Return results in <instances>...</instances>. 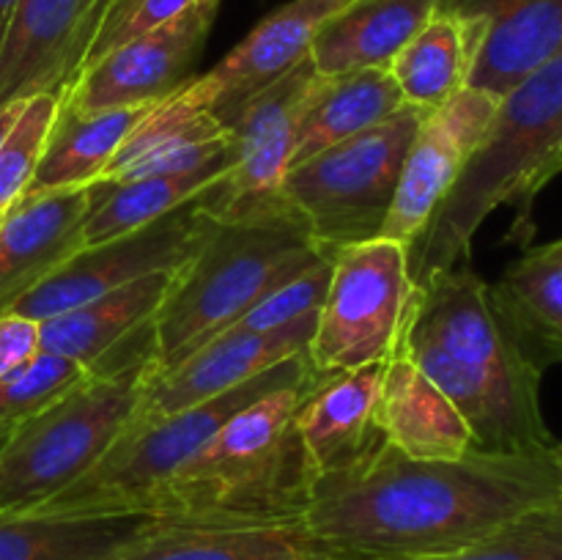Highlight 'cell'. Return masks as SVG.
<instances>
[{
  "label": "cell",
  "mask_w": 562,
  "mask_h": 560,
  "mask_svg": "<svg viewBox=\"0 0 562 560\" xmlns=\"http://www.w3.org/2000/svg\"><path fill=\"white\" fill-rule=\"evenodd\" d=\"M558 494L554 448L417 461L382 445L318 475L300 522L324 560H423L459 552Z\"/></svg>",
  "instance_id": "cell-1"
},
{
  "label": "cell",
  "mask_w": 562,
  "mask_h": 560,
  "mask_svg": "<svg viewBox=\"0 0 562 560\" xmlns=\"http://www.w3.org/2000/svg\"><path fill=\"white\" fill-rule=\"evenodd\" d=\"M395 355H406L470 426L475 450L541 453L554 448L541 412V368L497 311L492 283L464 267L417 283L409 324Z\"/></svg>",
  "instance_id": "cell-2"
},
{
  "label": "cell",
  "mask_w": 562,
  "mask_h": 560,
  "mask_svg": "<svg viewBox=\"0 0 562 560\" xmlns=\"http://www.w3.org/2000/svg\"><path fill=\"white\" fill-rule=\"evenodd\" d=\"M214 187L212 228L203 245L176 269L151 318L157 338L154 371L173 368L239 322L269 291L335 250L313 236L305 214L283 192L220 203Z\"/></svg>",
  "instance_id": "cell-3"
},
{
  "label": "cell",
  "mask_w": 562,
  "mask_h": 560,
  "mask_svg": "<svg viewBox=\"0 0 562 560\" xmlns=\"http://www.w3.org/2000/svg\"><path fill=\"white\" fill-rule=\"evenodd\" d=\"M311 384L261 395L148 497L143 514L181 525L300 522L318 481L296 410Z\"/></svg>",
  "instance_id": "cell-4"
},
{
  "label": "cell",
  "mask_w": 562,
  "mask_h": 560,
  "mask_svg": "<svg viewBox=\"0 0 562 560\" xmlns=\"http://www.w3.org/2000/svg\"><path fill=\"white\" fill-rule=\"evenodd\" d=\"M558 173H562V53L499 99L486 141L464 165L420 239L409 247L412 280L423 283L439 269L470 264L477 228L505 203L516 209L510 234L527 239L532 201Z\"/></svg>",
  "instance_id": "cell-5"
},
{
  "label": "cell",
  "mask_w": 562,
  "mask_h": 560,
  "mask_svg": "<svg viewBox=\"0 0 562 560\" xmlns=\"http://www.w3.org/2000/svg\"><path fill=\"white\" fill-rule=\"evenodd\" d=\"M154 368L157 338L146 322L55 404L14 423L0 450V516L27 514L86 475L126 432Z\"/></svg>",
  "instance_id": "cell-6"
},
{
  "label": "cell",
  "mask_w": 562,
  "mask_h": 560,
  "mask_svg": "<svg viewBox=\"0 0 562 560\" xmlns=\"http://www.w3.org/2000/svg\"><path fill=\"white\" fill-rule=\"evenodd\" d=\"M318 379L322 377L313 371L305 351L203 404L146 423H130L119 443L86 475L22 516L143 514L148 497L181 464H187L223 428L228 417L272 390L311 384Z\"/></svg>",
  "instance_id": "cell-7"
},
{
  "label": "cell",
  "mask_w": 562,
  "mask_h": 560,
  "mask_svg": "<svg viewBox=\"0 0 562 560\" xmlns=\"http://www.w3.org/2000/svg\"><path fill=\"white\" fill-rule=\"evenodd\" d=\"M428 110L404 104L382 124L324 148L285 173L283 192L324 247L376 239L398 190L406 152Z\"/></svg>",
  "instance_id": "cell-8"
},
{
  "label": "cell",
  "mask_w": 562,
  "mask_h": 560,
  "mask_svg": "<svg viewBox=\"0 0 562 560\" xmlns=\"http://www.w3.org/2000/svg\"><path fill=\"white\" fill-rule=\"evenodd\" d=\"M415 294L406 245L376 236L338 247L307 349L313 371L333 377L371 362H387L404 338Z\"/></svg>",
  "instance_id": "cell-9"
},
{
  "label": "cell",
  "mask_w": 562,
  "mask_h": 560,
  "mask_svg": "<svg viewBox=\"0 0 562 560\" xmlns=\"http://www.w3.org/2000/svg\"><path fill=\"white\" fill-rule=\"evenodd\" d=\"M212 187L181 203L173 212L121 234L102 245L82 247L53 269L31 294L22 296L11 313L47 322L88 300L121 289L148 275L179 269L206 239L212 228Z\"/></svg>",
  "instance_id": "cell-10"
},
{
  "label": "cell",
  "mask_w": 562,
  "mask_h": 560,
  "mask_svg": "<svg viewBox=\"0 0 562 560\" xmlns=\"http://www.w3.org/2000/svg\"><path fill=\"white\" fill-rule=\"evenodd\" d=\"M220 3L195 5L157 31L121 44L93 66L82 69L60 102L77 113H102L135 104H157L195 77Z\"/></svg>",
  "instance_id": "cell-11"
},
{
  "label": "cell",
  "mask_w": 562,
  "mask_h": 560,
  "mask_svg": "<svg viewBox=\"0 0 562 560\" xmlns=\"http://www.w3.org/2000/svg\"><path fill=\"white\" fill-rule=\"evenodd\" d=\"M499 97L461 88L450 102L426 113L406 152L398 190L382 225V239L412 247L445 201L472 154L486 141Z\"/></svg>",
  "instance_id": "cell-12"
},
{
  "label": "cell",
  "mask_w": 562,
  "mask_h": 560,
  "mask_svg": "<svg viewBox=\"0 0 562 560\" xmlns=\"http://www.w3.org/2000/svg\"><path fill=\"white\" fill-rule=\"evenodd\" d=\"M349 3L351 0H289L263 16L214 69L181 86V93L192 108L209 110L231 130L250 99L311 58L318 27Z\"/></svg>",
  "instance_id": "cell-13"
},
{
  "label": "cell",
  "mask_w": 562,
  "mask_h": 560,
  "mask_svg": "<svg viewBox=\"0 0 562 560\" xmlns=\"http://www.w3.org/2000/svg\"><path fill=\"white\" fill-rule=\"evenodd\" d=\"M316 316L300 318L289 327L269 329V333H245V329H225L214 335L209 344L176 362L168 371H151L143 388L140 404L130 423H146L187 406L223 395L239 384L250 382L258 373L280 366L296 355L311 349L316 333Z\"/></svg>",
  "instance_id": "cell-14"
},
{
  "label": "cell",
  "mask_w": 562,
  "mask_h": 560,
  "mask_svg": "<svg viewBox=\"0 0 562 560\" xmlns=\"http://www.w3.org/2000/svg\"><path fill=\"white\" fill-rule=\"evenodd\" d=\"M104 5L108 0H16L0 42V108L66 91Z\"/></svg>",
  "instance_id": "cell-15"
},
{
  "label": "cell",
  "mask_w": 562,
  "mask_h": 560,
  "mask_svg": "<svg viewBox=\"0 0 562 560\" xmlns=\"http://www.w3.org/2000/svg\"><path fill=\"white\" fill-rule=\"evenodd\" d=\"M318 80L311 58L263 88L231 126V170L217 187L220 203L278 195L291 168L296 126Z\"/></svg>",
  "instance_id": "cell-16"
},
{
  "label": "cell",
  "mask_w": 562,
  "mask_h": 560,
  "mask_svg": "<svg viewBox=\"0 0 562 560\" xmlns=\"http://www.w3.org/2000/svg\"><path fill=\"white\" fill-rule=\"evenodd\" d=\"M102 184L25 192L0 220V316L31 294L58 264L82 250V223Z\"/></svg>",
  "instance_id": "cell-17"
},
{
  "label": "cell",
  "mask_w": 562,
  "mask_h": 560,
  "mask_svg": "<svg viewBox=\"0 0 562 560\" xmlns=\"http://www.w3.org/2000/svg\"><path fill=\"white\" fill-rule=\"evenodd\" d=\"M384 362L322 377L296 410L305 448L318 475L349 470L382 448L376 426V401Z\"/></svg>",
  "instance_id": "cell-18"
},
{
  "label": "cell",
  "mask_w": 562,
  "mask_h": 560,
  "mask_svg": "<svg viewBox=\"0 0 562 560\" xmlns=\"http://www.w3.org/2000/svg\"><path fill=\"white\" fill-rule=\"evenodd\" d=\"M376 426L384 445L417 461H453L475 450L470 426L453 401L406 355L384 362Z\"/></svg>",
  "instance_id": "cell-19"
},
{
  "label": "cell",
  "mask_w": 562,
  "mask_h": 560,
  "mask_svg": "<svg viewBox=\"0 0 562 560\" xmlns=\"http://www.w3.org/2000/svg\"><path fill=\"white\" fill-rule=\"evenodd\" d=\"M437 9L439 0H351L318 27L313 66L324 77L387 69Z\"/></svg>",
  "instance_id": "cell-20"
},
{
  "label": "cell",
  "mask_w": 562,
  "mask_h": 560,
  "mask_svg": "<svg viewBox=\"0 0 562 560\" xmlns=\"http://www.w3.org/2000/svg\"><path fill=\"white\" fill-rule=\"evenodd\" d=\"M110 560H324L302 522L181 525L162 519Z\"/></svg>",
  "instance_id": "cell-21"
},
{
  "label": "cell",
  "mask_w": 562,
  "mask_h": 560,
  "mask_svg": "<svg viewBox=\"0 0 562 560\" xmlns=\"http://www.w3.org/2000/svg\"><path fill=\"white\" fill-rule=\"evenodd\" d=\"M404 93L387 69H357L346 75H318L300 126H296L291 168L338 146L404 108ZM289 168V170H291Z\"/></svg>",
  "instance_id": "cell-22"
},
{
  "label": "cell",
  "mask_w": 562,
  "mask_h": 560,
  "mask_svg": "<svg viewBox=\"0 0 562 560\" xmlns=\"http://www.w3.org/2000/svg\"><path fill=\"white\" fill-rule=\"evenodd\" d=\"M486 31V20L437 9V14L387 66L404 93V102L428 113L450 102L461 88H467Z\"/></svg>",
  "instance_id": "cell-23"
},
{
  "label": "cell",
  "mask_w": 562,
  "mask_h": 560,
  "mask_svg": "<svg viewBox=\"0 0 562 560\" xmlns=\"http://www.w3.org/2000/svg\"><path fill=\"white\" fill-rule=\"evenodd\" d=\"M176 269L148 275V278L126 283L121 289L88 300L71 311L38 322L42 329V349L53 355L69 357L80 366H93L99 357L108 355L115 344L130 338L137 327L151 322L154 313L168 294L170 278Z\"/></svg>",
  "instance_id": "cell-24"
},
{
  "label": "cell",
  "mask_w": 562,
  "mask_h": 560,
  "mask_svg": "<svg viewBox=\"0 0 562 560\" xmlns=\"http://www.w3.org/2000/svg\"><path fill=\"white\" fill-rule=\"evenodd\" d=\"M492 296L541 371L562 360V236L516 258L492 285Z\"/></svg>",
  "instance_id": "cell-25"
},
{
  "label": "cell",
  "mask_w": 562,
  "mask_h": 560,
  "mask_svg": "<svg viewBox=\"0 0 562 560\" xmlns=\"http://www.w3.org/2000/svg\"><path fill=\"white\" fill-rule=\"evenodd\" d=\"M154 104L77 113L58 102L53 132L27 192H58L88 187L108 170L119 148Z\"/></svg>",
  "instance_id": "cell-26"
},
{
  "label": "cell",
  "mask_w": 562,
  "mask_h": 560,
  "mask_svg": "<svg viewBox=\"0 0 562 560\" xmlns=\"http://www.w3.org/2000/svg\"><path fill=\"white\" fill-rule=\"evenodd\" d=\"M159 522L151 514L0 516V560H110Z\"/></svg>",
  "instance_id": "cell-27"
},
{
  "label": "cell",
  "mask_w": 562,
  "mask_h": 560,
  "mask_svg": "<svg viewBox=\"0 0 562 560\" xmlns=\"http://www.w3.org/2000/svg\"><path fill=\"white\" fill-rule=\"evenodd\" d=\"M562 53V0H521L488 22L467 86L503 99Z\"/></svg>",
  "instance_id": "cell-28"
},
{
  "label": "cell",
  "mask_w": 562,
  "mask_h": 560,
  "mask_svg": "<svg viewBox=\"0 0 562 560\" xmlns=\"http://www.w3.org/2000/svg\"><path fill=\"white\" fill-rule=\"evenodd\" d=\"M231 170V154L203 165V168L187 170V173L168 176H140V179L119 181V184H102V195L88 212L82 223V247L102 245L121 234L140 228L162 214L173 212L181 203L192 201L203 190L223 181Z\"/></svg>",
  "instance_id": "cell-29"
},
{
  "label": "cell",
  "mask_w": 562,
  "mask_h": 560,
  "mask_svg": "<svg viewBox=\"0 0 562 560\" xmlns=\"http://www.w3.org/2000/svg\"><path fill=\"white\" fill-rule=\"evenodd\" d=\"M60 93H36L25 99L14 124L0 141V220L20 201L36 176L47 148Z\"/></svg>",
  "instance_id": "cell-30"
},
{
  "label": "cell",
  "mask_w": 562,
  "mask_h": 560,
  "mask_svg": "<svg viewBox=\"0 0 562 560\" xmlns=\"http://www.w3.org/2000/svg\"><path fill=\"white\" fill-rule=\"evenodd\" d=\"M423 560H562V494L459 552Z\"/></svg>",
  "instance_id": "cell-31"
},
{
  "label": "cell",
  "mask_w": 562,
  "mask_h": 560,
  "mask_svg": "<svg viewBox=\"0 0 562 560\" xmlns=\"http://www.w3.org/2000/svg\"><path fill=\"white\" fill-rule=\"evenodd\" d=\"M91 366L69 357L38 351L11 373L0 379V423H20L69 393L88 377Z\"/></svg>",
  "instance_id": "cell-32"
},
{
  "label": "cell",
  "mask_w": 562,
  "mask_h": 560,
  "mask_svg": "<svg viewBox=\"0 0 562 560\" xmlns=\"http://www.w3.org/2000/svg\"><path fill=\"white\" fill-rule=\"evenodd\" d=\"M333 261L335 250H327L322 258L285 280L274 291H269L261 302L250 307L245 316L228 329H245V333H269V329L289 327V324L300 322V318L316 316L327 296L329 278H333Z\"/></svg>",
  "instance_id": "cell-33"
},
{
  "label": "cell",
  "mask_w": 562,
  "mask_h": 560,
  "mask_svg": "<svg viewBox=\"0 0 562 560\" xmlns=\"http://www.w3.org/2000/svg\"><path fill=\"white\" fill-rule=\"evenodd\" d=\"M198 0H108L97 33H93L91 44H88L80 71L102 60L113 49H119L121 44L132 42L137 36H146V33L162 27L165 22L176 20V16L184 14Z\"/></svg>",
  "instance_id": "cell-34"
},
{
  "label": "cell",
  "mask_w": 562,
  "mask_h": 560,
  "mask_svg": "<svg viewBox=\"0 0 562 560\" xmlns=\"http://www.w3.org/2000/svg\"><path fill=\"white\" fill-rule=\"evenodd\" d=\"M42 351V329L20 313L0 316V379Z\"/></svg>",
  "instance_id": "cell-35"
},
{
  "label": "cell",
  "mask_w": 562,
  "mask_h": 560,
  "mask_svg": "<svg viewBox=\"0 0 562 560\" xmlns=\"http://www.w3.org/2000/svg\"><path fill=\"white\" fill-rule=\"evenodd\" d=\"M22 104L25 102H14V104H5V108H0V141H3V135L9 132V126L14 124L16 113L22 110Z\"/></svg>",
  "instance_id": "cell-36"
},
{
  "label": "cell",
  "mask_w": 562,
  "mask_h": 560,
  "mask_svg": "<svg viewBox=\"0 0 562 560\" xmlns=\"http://www.w3.org/2000/svg\"><path fill=\"white\" fill-rule=\"evenodd\" d=\"M14 5H16V0H0V42H3L5 25H9L11 11H14Z\"/></svg>",
  "instance_id": "cell-37"
},
{
  "label": "cell",
  "mask_w": 562,
  "mask_h": 560,
  "mask_svg": "<svg viewBox=\"0 0 562 560\" xmlns=\"http://www.w3.org/2000/svg\"><path fill=\"white\" fill-rule=\"evenodd\" d=\"M11 432H14V423H0V450H3L5 443H9Z\"/></svg>",
  "instance_id": "cell-38"
},
{
  "label": "cell",
  "mask_w": 562,
  "mask_h": 560,
  "mask_svg": "<svg viewBox=\"0 0 562 560\" xmlns=\"http://www.w3.org/2000/svg\"><path fill=\"white\" fill-rule=\"evenodd\" d=\"M554 456H558V464L562 470V443H554Z\"/></svg>",
  "instance_id": "cell-39"
},
{
  "label": "cell",
  "mask_w": 562,
  "mask_h": 560,
  "mask_svg": "<svg viewBox=\"0 0 562 560\" xmlns=\"http://www.w3.org/2000/svg\"><path fill=\"white\" fill-rule=\"evenodd\" d=\"M212 3H220V0H212Z\"/></svg>",
  "instance_id": "cell-40"
}]
</instances>
